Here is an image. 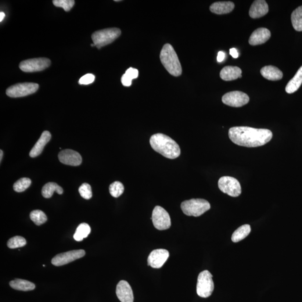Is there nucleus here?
Here are the masks:
<instances>
[{"label":"nucleus","instance_id":"10","mask_svg":"<svg viewBox=\"0 0 302 302\" xmlns=\"http://www.w3.org/2000/svg\"><path fill=\"white\" fill-rule=\"evenodd\" d=\"M50 60L46 58H37L22 61L19 68L25 73H35L45 70L50 65Z\"/></svg>","mask_w":302,"mask_h":302},{"label":"nucleus","instance_id":"37","mask_svg":"<svg viewBox=\"0 0 302 302\" xmlns=\"http://www.w3.org/2000/svg\"><path fill=\"white\" fill-rule=\"evenodd\" d=\"M230 55L232 56L233 58L237 59L239 57V53L235 48H231L229 50Z\"/></svg>","mask_w":302,"mask_h":302},{"label":"nucleus","instance_id":"11","mask_svg":"<svg viewBox=\"0 0 302 302\" xmlns=\"http://www.w3.org/2000/svg\"><path fill=\"white\" fill-rule=\"evenodd\" d=\"M250 98L246 93L235 91L226 93L222 97V102L232 107H242L249 102Z\"/></svg>","mask_w":302,"mask_h":302},{"label":"nucleus","instance_id":"22","mask_svg":"<svg viewBox=\"0 0 302 302\" xmlns=\"http://www.w3.org/2000/svg\"><path fill=\"white\" fill-rule=\"evenodd\" d=\"M302 84V66L298 70L293 78L289 81L286 88V91L288 93H293L298 91Z\"/></svg>","mask_w":302,"mask_h":302},{"label":"nucleus","instance_id":"23","mask_svg":"<svg viewBox=\"0 0 302 302\" xmlns=\"http://www.w3.org/2000/svg\"><path fill=\"white\" fill-rule=\"evenodd\" d=\"M10 286L12 288L21 291H30L34 290L35 286L34 283L26 280L16 279L10 282Z\"/></svg>","mask_w":302,"mask_h":302},{"label":"nucleus","instance_id":"27","mask_svg":"<svg viewBox=\"0 0 302 302\" xmlns=\"http://www.w3.org/2000/svg\"><path fill=\"white\" fill-rule=\"evenodd\" d=\"M291 20L294 30L302 31V6L294 11L291 15Z\"/></svg>","mask_w":302,"mask_h":302},{"label":"nucleus","instance_id":"6","mask_svg":"<svg viewBox=\"0 0 302 302\" xmlns=\"http://www.w3.org/2000/svg\"><path fill=\"white\" fill-rule=\"evenodd\" d=\"M212 275L208 271L201 272L197 278L196 292L201 298H208L213 293L214 285Z\"/></svg>","mask_w":302,"mask_h":302},{"label":"nucleus","instance_id":"12","mask_svg":"<svg viewBox=\"0 0 302 302\" xmlns=\"http://www.w3.org/2000/svg\"><path fill=\"white\" fill-rule=\"evenodd\" d=\"M85 251L84 250H76L57 255L52 260V264L56 267L66 265L70 262L84 257Z\"/></svg>","mask_w":302,"mask_h":302},{"label":"nucleus","instance_id":"39","mask_svg":"<svg viewBox=\"0 0 302 302\" xmlns=\"http://www.w3.org/2000/svg\"><path fill=\"white\" fill-rule=\"evenodd\" d=\"M5 16V15L4 13L2 12H1V13H0V21H1V22H2L3 19H4Z\"/></svg>","mask_w":302,"mask_h":302},{"label":"nucleus","instance_id":"19","mask_svg":"<svg viewBox=\"0 0 302 302\" xmlns=\"http://www.w3.org/2000/svg\"><path fill=\"white\" fill-rule=\"evenodd\" d=\"M242 70L236 66H226L221 70L220 77L226 81L235 80L242 77Z\"/></svg>","mask_w":302,"mask_h":302},{"label":"nucleus","instance_id":"31","mask_svg":"<svg viewBox=\"0 0 302 302\" xmlns=\"http://www.w3.org/2000/svg\"><path fill=\"white\" fill-rule=\"evenodd\" d=\"M27 244V241L21 236H15L10 239L8 242V246L10 249L24 247Z\"/></svg>","mask_w":302,"mask_h":302},{"label":"nucleus","instance_id":"17","mask_svg":"<svg viewBox=\"0 0 302 302\" xmlns=\"http://www.w3.org/2000/svg\"><path fill=\"white\" fill-rule=\"evenodd\" d=\"M269 12V6L264 0H257L251 5L249 15L253 19H257L267 15Z\"/></svg>","mask_w":302,"mask_h":302},{"label":"nucleus","instance_id":"8","mask_svg":"<svg viewBox=\"0 0 302 302\" xmlns=\"http://www.w3.org/2000/svg\"><path fill=\"white\" fill-rule=\"evenodd\" d=\"M218 187L223 193L232 197L239 196L242 192L239 181L230 176H223L219 179Z\"/></svg>","mask_w":302,"mask_h":302},{"label":"nucleus","instance_id":"21","mask_svg":"<svg viewBox=\"0 0 302 302\" xmlns=\"http://www.w3.org/2000/svg\"><path fill=\"white\" fill-rule=\"evenodd\" d=\"M260 73L262 76L271 81L281 80L283 76L282 72L278 68L273 66H267L262 67Z\"/></svg>","mask_w":302,"mask_h":302},{"label":"nucleus","instance_id":"30","mask_svg":"<svg viewBox=\"0 0 302 302\" xmlns=\"http://www.w3.org/2000/svg\"><path fill=\"white\" fill-rule=\"evenodd\" d=\"M124 187L120 181H115L109 186L111 196L114 197H120L124 193Z\"/></svg>","mask_w":302,"mask_h":302},{"label":"nucleus","instance_id":"20","mask_svg":"<svg viewBox=\"0 0 302 302\" xmlns=\"http://www.w3.org/2000/svg\"><path fill=\"white\" fill-rule=\"evenodd\" d=\"M234 8V3L231 1L214 2L210 6L211 12L218 15L230 13Z\"/></svg>","mask_w":302,"mask_h":302},{"label":"nucleus","instance_id":"3","mask_svg":"<svg viewBox=\"0 0 302 302\" xmlns=\"http://www.w3.org/2000/svg\"><path fill=\"white\" fill-rule=\"evenodd\" d=\"M161 63L169 74L174 76H179L182 74V67L177 54L170 44L164 45L160 53Z\"/></svg>","mask_w":302,"mask_h":302},{"label":"nucleus","instance_id":"25","mask_svg":"<svg viewBox=\"0 0 302 302\" xmlns=\"http://www.w3.org/2000/svg\"><path fill=\"white\" fill-rule=\"evenodd\" d=\"M251 229L249 225H244L241 226L236 230L232 236V241L233 242H239L245 239L251 232Z\"/></svg>","mask_w":302,"mask_h":302},{"label":"nucleus","instance_id":"36","mask_svg":"<svg viewBox=\"0 0 302 302\" xmlns=\"http://www.w3.org/2000/svg\"><path fill=\"white\" fill-rule=\"evenodd\" d=\"M132 81V79L129 77L125 74L122 76L121 78V83L123 85L126 86V87H129V86H131Z\"/></svg>","mask_w":302,"mask_h":302},{"label":"nucleus","instance_id":"1","mask_svg":"<svg viewBox=\"0 0 302 302\" xmlns=\"http://www.w3.org/2000/svg\"><path fill=\"white\" fill-rule=\"evenodd\" d=\"M229 137L236 145L246 147H257L271 141L272 133L267 129L249 127H235L229 129Z\"/></svg>","mask_w":302,"mask_h":302},{"label":"nucleus","instance_id":"13","mask_svg":"<svg viewBox=\"0 0 302 302\" xmlns=\"http://www.w3.org/2000/svg\"><path fill=\"white\" fill-rule=\"evenodd\" d=\"M168 251L165 249H157L151 252L148 257V265L155 268H161L167 260L169 257Z\"/></svg>","mask_w":302,"mask_h":302},{"label":"nucleus","instance_id":"9","mask_svg":"<svg viewBox=\"0 0 302 302\" xmlns=\"http://www.w3.org/2000/svg\"><path fill=\"white\" fill-rule=\"evenodd\" d=\"M152 219L154 227L161 231L167 229L171 226L170 215L166 210L160 206H156L154 208Z\"/></svg>","mask_w":302,"mask_h":302},{"label":"nucleus","instance_id":"2","mask_svg":"<svg viewBox=\"0 0 302 302\" xmlns=\"http://www.w3.org/2000/svg\"><path fill=\"white\" fill-rule=\"evenodd\" d=\"M150 145L156 152L169 159H175L181 155L178 143L166 135L157 134L150 138Z\"/></svg>","mask_w":302,"mask_h":302},{"label":"nucleus","instance_id":"32","mask_svg":"<svg viewBox=\"0 0 302 302\" xmlns=\"http://www.w3.org/2000/svg\"><path fill=\"white\" fill-rule=\"evenodd\" d=\"M75 1L74 0H54L53 5L59 8H62L66 12H70L73 8Z\"/></svg>","mask_w":302,"mask_h":302},{"label":"nucleus","instance_id":"40","mask_svg":"<svg viewBox=\"0 0 302 302\" xmlns=\"http://www.w3.org/2000/svg\"><path fill=\"white\" fill-rule=\"evenodd\" d=\"M0 161H2V157H3V151L2 150H1V151H0Z\"/></svg>","mask_w":302,"mask_h":302},{"label":"nucleus","instance_id":"18","mask_svg":"<svg viewBox=\"0 0 302 302\" xmlns=\"http://www.w3.org/2000/svg\"><path fill=\"white\" fill-rule=\"evenodd\" d=\"M51 139V135L48 131H45L42 133L40 138L30 151V155L31 157H36L40 155L45 147Z\"/></svg>","mask_w":302,"mask_h":302},{"label":"nucleus","instance_id":"33","mask_svg":"<svg viewBox=\"0 0 302 302\" xmlns=\"http://www.w3.org/2000/svg\"><path fill=\"white\" fill-rule=\"evenodd\" d=\"M78 192L80 193L81 196L85 199L89 200L91 199L92 196L91 186L88 183H84L79 188Z\"/></svg>","mask_w":302,"mask_h":302},{"label":"nucleus","instance_id":"38","mask_svg":"<svg viewBox=\"0 0 302 302\" xmlns=\"http://www.w3.org/2000/svg\"><path fill=\"white\" fill-rule=\"evenodd\" d=\"M225 58V53L224 52L220 51L218 53L217 61L218 62H221Z\"/></svg>","mask_w":302,"mask_h":302},{"label":"nucleus","instance_id":"15","mask_svg":"<svg viewBox=\"0 0 302 302\" xmlns=\"http://www.w3.org/2000/svg\"><path fill=\"white\" fill-rule=\"evenodd\" d=\"M116 294L118 299L121 302H134V296L132 287L129 284L121 280L117 286Z\"/></svg>","mask_w":302,"mask_h":302},{"label":"nucleus","instance_id":"5","mask_svg":"<svg viewBox=\"0 0 302 302\" xmlns=\"http://www.w3.org/2000/svg\"><path fill=\"white\" fill-rule=\"evenodd\" d=\"M121 30L120 29L113 28L94 32L91 36L93 44L100 49L104 46L110 44L120 37Z\"/></svg>","mask_w":302,"mask_h":302},{"label":"nucleus","instance_id":"29","mask_svg":"<svg viewBox=\"0 0 302 302\" xmlns=\"http://www.w3.org/2000/svg\"><path fill=\"white\" fill-rule=\"evenodd\" d=\"M31 181L30 179L27 178H21L15 182L14 184V190L18 193L24 192L30 186Z\"/></svg>","mask_w":302,"mask_h":302},{"label":"nucleus","instance_id":"14","mask_svg":"<svg viewBox=\"0 0 302 302\" xmlns=\"http://www.w3.org/2000/svg\"><path fill=\"white\" fill-rule=\"evenodd\" d=\"M59 159L60 163L70 166H77L82 163V157L76 151L64 150L59 153Z\"/></svg>","mask_w":302,"mask_h":302},{"label":"nucleus","instance_id":"4","mask_svg":"<svg viewBox=\"0 0 302 302\" xmlns=\"http://www.w3.org/2000/svg\"><path fill=\"white\" fill-rule=\"evenodd\" d=\"M181 208L183 213L188 216L199 217L210 210L211 205L206 200L192 199L183 201Z\"/></svg>","mask_w":302,"mask_h":302},{"label":"nucleus","instance_id":"28","mask_svg":"<svg viewBox=\"0 0 302 302\" xmlns=\"http://www.w3.org/2000/svg\"><path fill=\"white\" fill-rule=\"evenodd\" d=\"M30 217L31 221L37 226H41L47 221V217L45 214L40 210L32 211L30 214Z\"/></svg>","mask_w":302,"mask_h":302},{"label":"nucleus","instance_id":"34","mask_svg":"<svg viewBox=\"0 0 302 302\" xmlns=\"http://www.w3.org/2000/svg\"><path fill=\"white\" fill-rule=\"evenodd\" d=\"M95 76L91 74H88L83 76L78 81L80 85H89L92 84L95 81Z\"/></svg>","mask_w":302,"mask_h":302},{"label":"nucleus","instance_id":"24","mask_svg":"<svg viewBox=\"0 0 302 302\" xmlns=\"http://www.w3.org/2000/svg\"><path fill=\"white\" fill-rule=\"evenodd\" d=\"M55 192L60 194V195L63 193V189L55 182H48L43 187L42 194V196L45 198L51 197Z\"/></svg>","mask_w":302,"mask_h":302},{"label":"nucleus","instance_id":"26","mask_svg":"<svg viewBox=\"0 0 302 302\" xmlns=\"http://www.w3.org/2000/svg\"><path fill=\"white\" fill-rule=\"evenodd\" d=\"M91 232V226L85 223H82L78 226L74 235V238L76 242H81L86 238Z\"/></svg>","mask_w":302,"mask_h":302},{"label":"nucleus","instance_id":"7","mask_svg":"<svg viewBox=\"0 0 302 302\" xmlns=\"http://www.w3.org/2000/svg\"><path fill=\"white\" fill-rule=\"evenodd\" d=\"M39 89V85L33 82H24L10 86L6 90V95L10 98H21L35 93Z\"/></svg>","mask_w":302,"mask_h":302},{"label":"nucleus","instance_id":"16","mask_svg":"<svg viewBox=\"0 0 302 302\" xmlns=\"http://www.w3.org/2000/svg\"><path fill=\"white\" fill-rule=\"evenodd\" d=\"M271 37V33L267 28H260L255 30L250 36L249 44L251 45H257L264 44Z\"/></svg>","mask_w":302,"mask_h":302},{"label":"nucleus","instance_id":"35","mask_svg":"<svg viewBox=\"0 0 302 302\" xmlns=\"http://www.w3.org/2000/svg\"><path fill=\"white\" fill-rule=\"evenodd\" d=\"M125 74L127 75L129 77H130L132 80H134V79L136 78L138 76V71L134 68L131 67L128 68V69L126 71Z\"/></svg>","mask_w":302,"mask_h":302}]
</instances>
